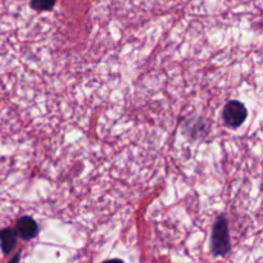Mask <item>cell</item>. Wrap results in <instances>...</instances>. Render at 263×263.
I'll return each instance as SVG.
<instances>
[{
  "instance_id": "cell-1",
  "label": "cell",
  "mask_w": 263,
  "mask_h": 263,
  "mask_svg": "<svg viewBox=\"0 0 263 263\" xmlns=\"http://www.w3.org/2000/svg\"><path fill=\"white\" fill-rule=\"evenodd\" d=\"M231 240L229 223L225 217L218 218L212 230V252L215 256L222 257L230 252Z\"/></svg>"
},
{
  "instance_id": "cell-2",
  "label": "cell",
  "mask_w": 263,
  "mask_h": 263,
  "mask_svg": "<svg viewBox=\"0 0 263 263\" xmlns=\"http://www.w3.org/2000/svg\"><path fill=\"white\" fill-rule=\"evenodd\" d=\"M247 108L243 103L238 100H231L225 105L222 112L223 122L231 128H238L246 122L247 120Z\"/></svg>"
},
{
  "instance_id": "cell-3",
  "label": "cell",
  "mask_w": 263,
  "mask_h": 263,
  "mask_svg": "<svg viewBox=\"0 0 263 263\" xmlns=\"http://www.w3.org/2000/svg\"><path fill=\"white\" fill-rule=\"evenodd\" d=\"M37 223L31 217H22L17 222V228H15L17 236H21L25 240H30V239L35 238L37 235Z\"/></svg>"
},
{
  "instance_id": "cell-4",
  "label": "cell",
  "mask_w": 263,
  "mask_h": 263,
  "mask_svg": "<svg viewBox=\"0 0 263 263\" xmlns=\"http://www.w3.org/2000/svg\"><path fill=\"white\" fill-rule=\"evenodd\" d=\"M17 243V234L12 229H5L0 231V247L3 249V253L9 254L14 249Z\"/></svg>"
},
{
  "instance_id": "cell-5",
  "label": "cell",
  "mask_w": 263,
  "mask_h": 263,
  "mask_svg": "<svg viewBox=\"0 0 263 263\" xmlns=\"http://www.w3.org/2000/svg\"><path fill=\"white\" fill-rule=\"evenodd\" d=\"M55 4L57 0H30L31 8L37 12H48L53 9Z\"/></svg>"
},
{
  "instance_id": "cell-6",
  "label": "cell",
  "mask_w": 263,
  "mask_h": 263,
  "mask_svg": "<svg viewBox=\"0 0 263 263\" xmlns=\"http://www.w3.org/2000/svg\"><path fill=\"white\" fill-rule=\"evenodd\" d=\"M103 263H123V261H122V259L113 258V259H108V261H104Z\"/></svg>"
},
{
  "instance_id": "cell-7",
  "label": "cell",
  "mask_w": 263,
  "mask_h": 263,
  "mask_svg": "<svg viewBox=\"0 0 263 263\" xmlns=\"http://www.w3.org/2000/svg\"><path fill=\"white\" fill-rule=\"evenodd\" d=\"M18 261H20V256L14 257V258H13V259H12V261H10L9 263H18Z\"/></svg>"
}]
</instances>
